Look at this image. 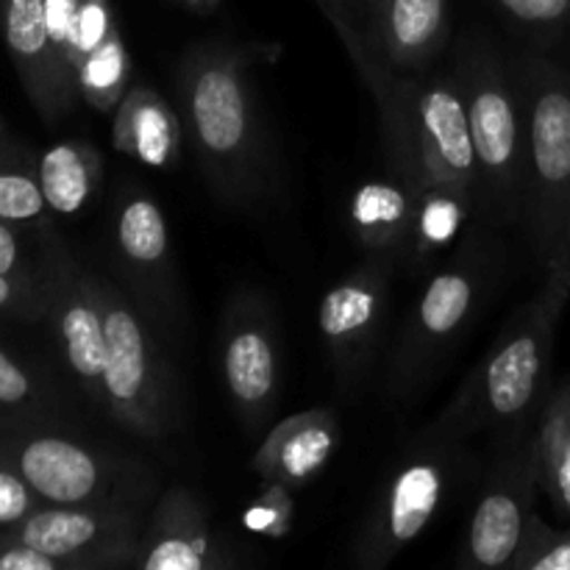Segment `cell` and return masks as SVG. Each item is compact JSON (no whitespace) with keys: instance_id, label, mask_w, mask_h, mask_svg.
Masks as SVG:
<instances>
[{"instance_id":"603a6c76","label":"cell","mask_w":570,"mask_h":570,"mask_svg":"<svg viewBox=\"0 0 570 570\" xmlns=\"http://www.w3.org/2000/svg\"><path fill=\"white\" fill-rule=\"evenodd\" d=\"M501 14L538 42H554L570 33V0H493Z\"/></svg>"},{"instance_id":"5bb4252c","label":"cell","mask_w":570,"mask_h":570,"mask_svg":"<svg viewBox=\"0 0 570 570\" xmlns=\"http://www.w3.org/2000/svg\"><path fill=\"white\" fill-rule=\"evenodd\" d=\"M365 56L399 76H421L449 39V0H360Z\"/></svg>"},{"instance_id":"5b68a950","label":"cell","mask_w":570,"mask_h":570,"mask_svg":"<svg viewBox=\"0 0 570 570\" xmlns=\"http://www.w3.org/2000/svg\"><path fill=\"white\" fill-rule=\"evenodd\" d=\"M518 65L527 111V228L543 271L570 259V67L540 50Z\"/></svg>"},{"instance_id":"2e32d148","label":"cell","mask_w":570,"mask_h":570,"mask_svg":"<svg viewBox=\"0 0 570 570\" xmlns=\"http://www.w3.org/2000/svg\"><path fill=\"white\" fill-rule=\"evenodd\" d=\"M115 248L120 271L145 306L161 317H176L170 237L165 215L154 198L137 193L122 200L115 223Z\"/></svg>"},{"instance_id":"484cf974","label":"cell","mask_w":570,"mask_h":570,"mask_svg":"<svg viewBox=\"0 0 570 570\" xmlns=\"http://www.w3.org/2000/svg\"><path fill=\"white\" fill-rule=\"evenodd\" d=\"M323 14L328 17L334 28H337L340 39H343L348 56L356 61L365 56V45H362V9L360 0H317Z\"/></svg>"},{"instance_id":"ac0fdd59","label":"cell","mask_w":570,"mask_h":570,"mask_svg":"<svg viewBox=\"0 0 570 570\" xmlns=\"http://www.w3.org/2000/svg\"><path fill=\"white\" fill-rule=\"evenodd\" d=\"M134 568L142 570H209L226 566L223 549L206 523L195 495L170 488L156 504L154 515L142 523Z\"/></svg>"},{"instance_id":"44dd1931","label":"cell","mask_w":570,"mask_h":570,"mask_svg":"<svg viewBox=\"0 0 570 570\" xmlns=\"http://www.w3.org/2000/svg\"><path fill=\"white\" fill-rule=\"evenodd\" d=\"M534 445L540 484L570 521V379L546 399Z\"/></svg>"},{"instance_id":"e0dca14e","label":"cell","mask_w":570,"mask_h":570,"mask_svg":"<svg viewBox=\"0 0 570 570\" xmlns=\"http://www.w3.org/2000/svg\"><path fill=\"white\" fill-rule=\"evenodd\" d=\"M53 312L67 365L87 387V393L100 401L106 371V326L98 278L78 271L65 256H56L53 262Z\"/></svg>"},{"instance_id":"52a82bcc","label":"cell","mask_w":570,"mask_h":570,"mask_svg":"<svg viewBox=\"0 0 570 570\" xmlns=\"http://www.w3.org/2000/svg\"><path fill=\"white\" fill-rule=\"evenodd\" d=\"M451 484V451L432 440L423 454L395 468L373 501L371 515L354 543V562L365 570L387 568L412 540L426 532Z\"/></svg>"},{"instance_id":"83f0119b","label":"cell","mask_w":570,"mask_h":570,"mask_svg":"<svg viewBox=\"0 0 570 570\" xmlns=\"http://www.w3.org/2000/svg\"><path fill=\"white\" fill-rule=\"evenodd\" d=\"M31 395V379L9 354L0 351V404H22Z\"/></svg>"},{"instance_id":"1f68e13d","label":"cell","mask_w":570,"mask_h":570,"mask_svg":"<svg viewBox=\"0 0 570 570\" xmlns=\"http://www.w3.org/2000/svg\"><path fill=\"white\" fill-rule=\"evenodd\" d=\"M173 3L181 6V9H187V11H193V14H198V17H209L220 9V0H173Z\"/></svg>"},{"instance_id":"4dcf8cb0","label":"cell","mask_w":570,"mask_h":570,"mask_svg":"<svg viewBox=\"0 0 570 570\" xmlns=\"http://www.w3.org/2000/svg\"><path fill=\"white\" fill-rule=\"evenodd\" d=\"M17 306H22V301L14 278L0 273V309H17Z\"/></svg>"},{"instance_id":"7402d4cb","label":"cell","mask_w":570,"mask_h":570,"mask_svg":"<svg viewBox=\"0 0 570 570\" xmlns=\"http://www.w3.org/2000/svg\"><path fill=\"white\" fill-rule=\"evenodd\" d=\"M406 200L417 198L404 187H367L360 193L354 204V220L362 237L376 250H387L390 245L401 243L406 223H410Z\"/></svg>"},{"instance_id":"277c9868","label":"cell","mask_w":570,"mask_h":570,"mask_svg":"<svg viewBox=\"0 0 570 570\" xmlns=\"http://www.w3.org/2000/svg\"><path fill=\"white\" fill-rule=\"evenodd\" d=\"M465 100L476 195L473 212L490 223H521L527 195V111L515 61H507L490 39L468 37L454 65Z\"/></svg>"},{"instance_id":"d4e9b609","label":"cell","mask_w":570,"mask_h":570,"mask_svg":"<svg viewBox=\"0 0 570 570\" xmlns=\"http://www.w3.org/2000/svg\"><path fill=\"white\" fill-rule=\"evenodd\" d=\"M45 209H48V200L37 176L22 170H0V220H39Z\"/></svg>"},{"instance_id":"3957f363","label":"cell","mask_w":570,"mask_h":570,"mask_svg":"<svg viewBox=\"0 0 570 570\" xmlns=\"http://www.w3.org/2000/svg\"><path fill=\"white\" fill-rule=\"evenodd\" d=\"M570 301V259L546 267L543 287L512 317L449 410L429 429L432 440H454L476 429L521 421L549 387L560 317Z\"/></svg>"},{"instance_id":"7c38bea8","label":"cell","mask_w":570,"mask_h":570,"mask_svg":"<svg viewBox=\"0 0 570 570\" xmlns=\"http://www.w3.org/2000/svg\"><path fill=\"white\" fill-rule=\"evenodd\" d=\"M223 379L239 417L262 426L278 399L276 328L262 301L243 295L223 323Z\"/></svg>"},{"instance_id":"ffe728a7","label":"cell","mask_w":570,"mask_h":570,"mask_svg":"<svg viewBox=\"0 0 570 570\" xmlns=\"http://www.w3.org/2000/svg\"><path fill=\"white\" fill-rule=\"evenodd\" d=\"M100 176V159L89 145L59 142L39 159L37 178L42 184L48 209L76 215L92 198Z\"/></svg>"},{"instance_id":"6da1fadb","label":"cell","mask_w":570,"mask_h":570,"mask_svg":"<svg viewBox=\"0 0 570 570\" xmlns=\"http://www.w3.org/2000/svg\"><path fill=\"white\" fill-rule=\"evenodd\" d=\"M356 70L371 83L379 104L387 159L401 187L410 189L417 204L451 200L465 215L473 212L476 156L454 72L421 81L371 59Z\"/></svg>"},{"instance_id":"d6986e66","label":"cell","mask_w":570,"mask_h":570,"mask_svg":"<svg viewBox=\"0 0 570 570\" xmlns=\"http://www.w3.org/2000/svg\"><path fill=\"white\" fill-rule=\"evenodd\" d=\"M337 445L332 412H301L278 423L256 454V468L273 484H301L315 476Z\"/></svg>"},{"instance_id":"9c48e42d","label":"cell","mask_w":570,"mask_h":570,"mask_svg":"<svg viewBox=\"0 0 570 570\" xmlns=\"http://www.w3.org/2000/svg\"><path fill=\"white\" fill-rule=\"evenodd\" d=\"M390 271H393L390 254L376 250V256L367 259L360 271L328 289L321 304V334L345 387L360 382L376 348L387 312Z\"/></svg>"},{"instance_id":"9a60e30c","label":"cell","mask_w":570,"mask_h":570,"mask_svg":"<svg viewBox=\"0 0 570 570\" xmlns=\"http://www.w3.org/2000/svg\"><path fill=\"white\" fill-rule=\"evenodd\" d=\"M0 17L6 48L42 117L56 120L70 111L78 70L76 61L56 42L48 0H0Z\"/></svg>"},{"instance_id":"d6a6232c","label":"cell","mask_w":570,"mask_h":570,"mask_svg":"<svg viewBox=\"0 0 570 570\" xmlns=\"http://www.w3.org/2000/svg\"><path fill=\"white\" fill-rule=\"evenodd\" d=\"M0 139H3V122H0Z\"/></svg>"},{"instance_id":"f1b7e54d","label":"cell","mask_w":570,"mask_h":570,"mask_svg":"<svg viewBox=\"0 0 570 570\" xmlns=\"http://www.w3.org/2000/svg\"><path fill=\"white\" fill-rule=\"evenodd\" d=\"M0 570H61L59 562L45 557L42 551L31 549V546L11 543L9 549L0 551Z\"/></svg>"},{"instance_id":"4316f807","label":"cell","mask_w":570,"mask_h":570,"mask_svg":"<svg viewBox=\"0 0 570 570\" xmlns=\"http://www.w3.org/2000/svg\"><path fill=\"white\" fill-rule=\"evenodd\" d=\"M31 493L20 471L0 468V527H14L31 515Z\"/></svg>"},{"instance_id":"8992f818","label":"cell","mask_w":570,"mask_h":570,"mask_svg":"<svg viewBox=\"0 0 570 570\" xmlns=\"http://www.w3.org/2000/svg\"><path fill=\"white\" fill-rule=\"evenodd\" d=\"M106 326V371L98 404L128 432L159 440L173 423L170 373L154 332L117 289L98 282Z\"/></svg>"},{"instance_id":"f546056e","label":"cell","mask_w":570,"mask_h":570,"mask_svg":"<svg viewBox=\"0 0 570 570\" xmlns=\"http://www.w3.org/2000/svg\"><path fill=\"white\" fill-rule=\"evenodd\" d=\"M17 267H20V243H17V234L11 232L9 223L0 220V273L14 278Z\"/></svg>"},{"instance_id":"4fadbf2b","label":"cell","mask_w":570,"mask_h":570,"mask_svg":"<svg viewBox=\"0 0 570 570\" xmlns=\"http://www.w3.org/2000/svg\"><path fill=\"white\" fill-rule=\"evenodd\" d=\"M479 262L473 256H460V262L445 267L443 273L429 282L426 293L417 301L415 315L406 326L401 340V354L393 365V390L404 393L406 387H415L423 373L440 360L445 345L451 343L462 323L468 321L471 309L476 306L479 295Z\"/></svg>"},{"instance_id":"cb8c5ba5","label":"cell","mask_w":570,"mask_h":570,"mask_svg":"<svg viewBox=\"0 0 570 570\" xmlns=\"http://www.w3.org/2000/svg\"><path fill=\"white\" fill-rule=\"evenodd\" d=\"M515 570H570V527L551 529L534 512L512 566Z\"/></svg>"},{"instance_id":"8fae6325","label":"cell","mask_w":570,"mask_h":570,"mask_svg":"<svg viewBox=\"0 0 570 570\" xmlns=\"http://www.w3.org/2000/svg\"><path fill=\"white\" fill-rule=\"evenodd\" d=\"M17 471L42 501L59 507H126V482L109 460L56 434L28 440L17 454Z\"/></svg>"},{"instance_id":"ba28073f","label":"cell","mask_w":570,"mask_h":570,"mask_svg":"<svg viewBox=\"0 0 570 570\" xmlns=\"http://www.w3.org/2000/svg\"><path fill=\"white\" fill-rule=\"evenodd\" d=\"M142 521L128 507H50L17 529V543L31 546L59 568L131 566Z\"/></svg>"},{"instance_id":"7a4b0ae2","label":"cell","mask_w":570,"mask_h":570,"mask_svg":"<svg viewBox=\"0 0 570 570\" xmlns=\"http://www.w3.org/2000/svg\"><path fill=\"white\" fill-rule=\"evenodd\" d=\"M248 56L206 42L178 65V109L206 181L223 200L248 206L267 193L271 150L248 81Z\"/></svg>"},{"instance_id":"30bf717a","label":"cell","mask_w":570,"mask_h":570,"mask_svg":"<svg viewBox=\"0 0 570 570\" xmlns=\"http://www.w3.org/2000/svg\"><path fill=\"white\" fill-rule=\"evenodd\" d=\"M540 484L534 438L518 445L495 468L479 499L465 540L468 568H507L515 560L534 515V488Z\"/></svg>"}]
</instances>
